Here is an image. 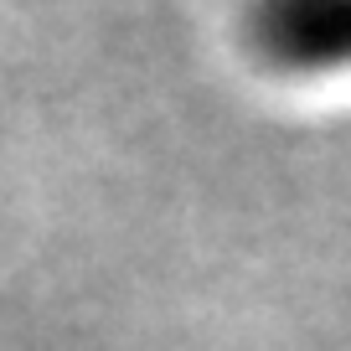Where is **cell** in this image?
<instances>
[{"instance_id": "cell-1", "label": "cell", "mask_w": 351, "mask_h": 351, "mask_svg": "<svg viewBox=\"0 0 351 351\" xmlns=\"http://www.w3.org/2000/svg\"><path fill=\"white\" fill-rule=\"evenodd\" d=\"M253 47L285 73L351 67V0H295L253 16Z\"/></svg>"}]
</instances>
